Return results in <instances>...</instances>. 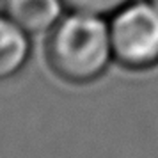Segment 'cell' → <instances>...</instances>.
I'll return each instance as SVG.
<instances>
[{"label":"cell","mask_w":158,"mask_h":158,"mask_svg":"<svg viewBox=\"0 0 158 158\" xmlns=\"http://www.w3.org/2000/svg\"><path fill=\"white\" fill-rule=\"evenodd\" d=\"M64 0H0V13L29 34L50 32L64 15Z\"/></svg>","instance_id":"3"},{"label":"cell","mask_w":158,"mask_h":158,"mask_svg":"<svg viewBox=\"0 0 158 158\" xmlns=\"http://www.w3.org/2000/svg\"><path fill=\"white\" fill-rule=\"evenodd\" d=\"M30 34L0 13V82L18 77L29 64Z\"/></svg>","instance_id":"4"},{"label":"cell","mask_w":158,"mask_h":158,"mask_svg":"<svg viewBox=\"0 0 158 158\" xmlns=\"http://www.w3.org/2000/svg\"><path fill=\"white\" fill-rule=\"evenodd\" d=\"M149 2H153V4H155V6H158V0H149Z\"/></svg>","instance_id":"6"},{"label":"cell","mask_w":158,"mask_h":158,"mask_svg":"<svg viewBox=\"0 0 158 158\" xmlns=\"http://www.w3.org/2000/svg\"><path fill=\"white\" fill-rule=\"evenodd\" d=\"M130 2L131 0H64V6L68 11L110 18Z\"/></svg>","instance_id":"5"},{"label":"cell","mask_w":158,"mask_h":158,"mask_svg":"<svg viewBox=\"0 0 158 158\" xmlns=\"http://www.w3.org/2000/svg\"><path fill=\"white\" fill-rule=\"evenodd\" d=\"M114 60L131 71L158 66V6L131 0L108 18Z\"/></svg>","instance_id":"2"},{"label":"cell","mask_w":158,"mask_h":158,"mask_svg":"<svg viewBox=\"0 0 158 158\" xmlns=\"http://www.w3.org/2000/svg\"><path fill=\"white\" fill-rule=\"evenodd\" d=\"M44 53L60 80L73 85L96 82L114 60L108 20L75 11L62 15L48 32Z\"/></svg>","instance_id":"1"}]
</instances>
